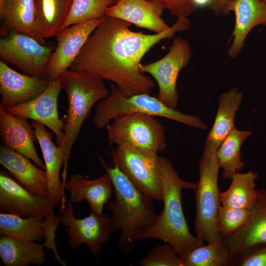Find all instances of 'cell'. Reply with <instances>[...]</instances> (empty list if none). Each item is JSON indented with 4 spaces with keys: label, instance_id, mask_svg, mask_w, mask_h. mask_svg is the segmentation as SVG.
I'll return each mask as SVG.
<instances>
[{
    "label": "cell",
    "instance_id": "cell-1",
    "mask_svg": "<svg viewBox=\"0 0 266 266\" xmlns=\"http://www.w3.org/2000/svg\"><path fill=\"white\" fill-rule=\"evenodd\" d=\"M131 25L118 18L104 17L69 69L113 82L126 97L150 94L155 83L140 70L141 59L161 40L188 30L190 22L187 17H177L168 29L152 34L133 32Z\"/></svg>",
    "mask_w": 266,
    "mask_h": 266
},
{
    "label": "cell",
    "instance_id": "cell-2",
    "mask_svg": "<svg viewBox=\"0 0 266 266\" xmlns=\"http://www.w3.org/2000/svg\"><path fill=\"white\" fill-rule=\"evenodd\" d=\"M162 182L164 208L157 214L153 225L139 237V240L156 238L171 245L182 260L193 248L204 241L194 236L184 216L182 203L183 189H193L196 183L182 179L169 160L159 156Z\"/></svg>",
    "mask_w": 266,
    "mask_h": 266
},
{
    "label": "cell",
    "instance_id": "cell-3",
    "mask_svg": "<svg viewBox=\"0 0 266 266\" xmlns=\"http://www.w3.org/2000/svg\"><path fill=\"white\" fill-rule=\"evenodd\" d=\"M114 187L115 199L106 203L112 212L113 233L120 231L119 249L129 253L135 242L154 223L157 214L153 200L139 190L116 166H104Z\"/></svg>",
    "mask_w": 266,
    "mask_h": 266
},
{
    "label": "cell",
    "instance_id": "cell-4",
    "mask_svg": "<svg viewBox=\"0 0 266 266\" xmlns=\"http://www.w3.org/2000/svg\"><path fill=\"white\" fill-rule=\"evenodd\" d=\"M60 77L62 90L66 93L68 103L64 137L59 145L65 158L62 173L64 187L71 149L82 125L94 105L109 93L103 79L84 71L68 69Z\"/></svg>",
    "mask_w": 266,
    "mask_h": 266
},
{
    "label": "cell",
    "instance_id": "cell-5",
    "mask_svg": "<svg viewBox=\"0 0 266 266\" xmlns=\"http://www.w3.org/2000/svg\"><path fill=\"white\" fill-rule=\"evenodd\" d=\"M218 148L214 143L206 140L199 163V179L193 190L196 205L194 230L196 236L207 243L222 241L217 225L218 213L221 205L218 185L220 168Z\"/></svg>",
    "mask_w": 266,
    "mask_h": 266
},
{
    "label": "cell",
    "instance_id": "cell-6",
    "mask_svg": "<svg viewBox=\"0 0 266 266\" xmlns=\"http://www.w3.org/2000/svg\"><path fill=\"white\" fill-rule=\"evenodd\" d=\"M133 113L163 117L199 129H207V126L199 117L184 114L169 107L149 94L126 97L115 84L111 85L108 97L97 104L93 124L97 129H101L106 127L111 120Z\"/></svg>",
    "mask_w": 266,
    "mask_h": 266
},
{
    "label": "cell",
    "instance_id": "cell-7",
    "mask_svg": "<svg viewBox=\"0 0 266 266\" xmlns=\"http://www.w3.org/2000/svg\"><path fill=\"white\" fill-rule=\"evenodd\" d=\"M106 128L109 142L117 146L157 154L166 147L165 128L152 115L127 114L113 120Z\"/></svg>",
    "mask_w": 266,
    "mask_h": 266
},
{
    "label": "cell",
    "instance_id": "cell-8",
    "mask_svg": "<svg viewBox=\"0 0 266 266\" xmlns=\"http://www.w3.org/2000/svg\"><path fill=\"white\" fill-rule=\"evenodd\" d=\"M54 49L32 37L10 30L0 39L1 61L10 64L24 74L48 79L47 66Z\"/></svg>",
    "mask_w": 266,
    "mask_h": 266
},
{
    "label": "cell",
    "instance_id": "cell-9",
    "mask_svg": "<svg viewBox=\"0 0 266 266\" xmlns=\"http://www.w3.org/2000/svg\"><path fill=\"white\" fill-rule=\"evenodd\" d=\"M192 48L188 41L173 38L168 53L161 59L139 66L140 70L152 76L159 87L158 99L169 107L175 109L179 97L176 88L178 74L190 62Z\"/></svg>",
    "mask_w": 266,
    "mask_h": 266
},
{
    "label": "cell",
    "instance_id": "cell-10",
    "mask_svg": "<svg viewBox=\"0 0 266 266\" xmlns=\"http://www.w3.org/2000/svg\"><path fill=\"white\" fill-rule=\"evenodd\" d=\"M112 164L139 190L153 200L162 201L163 188L159 155L117 146Z\"/></svg>",
    "mask_w": 266,
    "mask_h": 266
},
{
    "label": "cell",
    "instance_id": "cell-11",
    "mask_svg": "<svg viewBox=\"0 0 266 266\" xmlns=\"http://www.w3.org/2000/svg\"><path fill=\"white\" fill-rule=\"evenodd\" d=\"M61 214V223L66 228L68 236L69 247L75 250L80 245L86 244L97 260L102 245L108 242L113 233L110 217L104 213L98 215L91 211L89 216L77 219L73 203L70 201Z\"/></svg>",
    "mask_w": 266,
    "mask_h": 266
},
{
    "label": "cell",
    "instance_id": "cell-12",
    "mask_svg": "<svg viewBox=\"0 0 266 266\" xmlns=\"http://www.w3.org/2000/svg\"><path fill=\"white\" fill-rule=\"evenodd\" d=\"M101 19L88 20L71 25L56 35L57 45L48 62L47 74L50 81L59 77L71 67L88 38Z\"/></svg>",
    "mask_w": 266,
    "mask_h": 266
},
{
    "label": "cell",
    "instance_id": "cell-13",
    "mask_svg": "<svg viewBox=\"0 0 266 266\" xmlns=\"http://www.w3.org/2000/svg\"><path fill=\"white\" fill-rule=\"evenodd\" d=\"M61 90L60 76L49 81L47 88L35 98L5 109L14 116L32 120L48 128L55 135L56 143L59 146L64 135V124L59 117L58 109Z\"/></svg>",
    "mask_w": 266,
    "mask_h": 266
},
{
    "label": "cell",
    "instance_id": "cell-14",
    "mask_svg": "<svg viewBox=\"0 0 266 266\" xmlns=\"http://www.w3.org/2000/svg\"><path fill=\"white\" fill-rule=\"evenodd\" d=\"M54 207L27 190L7 172H0V212L23 217H46Z\"/></svg>",
    "mask_w": 266,
    "mask_h": 266
},
{
    "label": "cell",
    "instance_id": "cell-15",
    "mask_svg": "<svg viewBox=\"0 0 266 266\" xmlns=\"http://www.w3.org/2000/svg\"><path fill=\"white\" fill-rule=\"evenodd\" d=\"M247 223L222 239L234 260L244 253L266 244V189L257 190V197L249 209Z\"/></svg>",
    "mask_w": 266,
    "mask_h": 266
},
{
    "label": "cell",
    "instance_id": "cell-16",
    "mask_svg": "<svg viewBox=\"0 0 266 266\" xmlns=\"http://www.w3.org/2000/svg\"><path fill=\"white\" fill-rule=\"evenodd\" d=\"M48 79L22 74L0 62V107L4 109L28 102L48 87Z\"/></svg>",
    "mask_w": 266,
    "mask_h": 266
},
{
    "label": "cell",
    "instance_id": "cell-17",
    "mask_svg": "<svg viewBox=\"0 0 266 266\" xmlns=\"http://www.w3.org/2000/svg\"><path fill=\"white\" fill-rule=\"evenodd\" d=\"M0 136L2 145L23 155L45 169V164L34 147L37 139L33 129L27 119L14 116L0 107Z\"/></svg>",
    "mask_w": 266,
    "mask_h": 266
},
{
    "label": "cell",
    "instance_id": "cell-18",
    "mask_svg": "<svg viewBox=\"0 0 266 266\" xmlns=\"http://www.w3.org/2000/svg\"><path fill=\"white\" fill-rule=\"evenodd\" d=\"M31 124L41 148L45 165L48 183V200L54 207L61 201L62 211L66 207V197L60 174L64 164V155L59 146L53 141V134L45 126L33 121Z\"/></svg>",
    "mask_w": 266,
    "mask_h": 266
},
{
    "label": "cell",
    "instance_id": "cell-19",
    "mask_svg": "<svg viewBox=\"0 0 266 266\" xmlns=\"http://www.w3.org/2000/svg\"><path fill=\"white\" fill-rule=\"evenodd\" d=\"M232 11L235 20L233 42L227 53L234 59L243 48L250 32L257 26L266 25V4L261 0H234L226 7L222 15H228Z\"/></svg>",
    "mask_w": 266,
    "mask_h": 266
},
{
    "label": "cell",
    "instance_id": "cell-20",
    "mask_svg": "<svg viewBox=\"0 0 266 266\" xmlns=\"http://www.w3.org/2000/svg\"><path fill=\"white\" fill-rule=\"evenodd\" d=\"M163 9L152 0H119L109 6L106 16L118 18L154 33L169 28L161 18Z\"/></svg>",
    "mask_w": 266,
    "mask_h": 266
},
{
    "label": "cell",
    "instance_id": "cell-21",
    "mask_svg": "<svg viewBox=\"0 0 266 266\" xmlns=\"http://www.w3.org/2000/svg\"><path fill=\"white\" fill-rule=\"evenodd\" d=\"M31 160L7 147H0V164L14 178L33 194L48 198V183L45 170Z\"/></svg>",
    "mask_w": 266,
    "mask_h": 266
},
{
    "label": "cell",
    "instance_id": "cell-22",
    "mask_svg": "<svg viewBox=\"0 0 266 266\" xmlns=\"http://www.w3.org/2000/svg\"><path fill=\"white\" fill-rule=\"evenodd\" d=\"M63 189L69 193V201L75 203L85 200L91 211L98 215L103 213L104 205L114 192L112 181L107 172L92 180L81 174H73L66 181Z\"/></svg>",
    "mask_w": 266,
    "mask_h": 266
},
{
    "label": "cell",
    "instance_id": "cell-23",
    "mask_svg": "<svg viewBox=\"0 0 266 266\" xmlns=\"http://www.w3.org/2000/svg\"><path fill=\"white\" fill-rule=\"evenodd\" d=\"M0 16L2 30L9 29L24 33L44 44L45 38L36 24L35 0H5L0 8Z\"/></svg>",
    "mask_w": 266,
    "mask_h": 266
},
{
    "label": "cell",
    "instance_id": "cell-24",
    "mask_svg": "<svg viewBox=\"0 0 266 266\" xmlns=\"http://www.w3.org/2000/svg\"><path fill=\"white\" fill-rule=\"evenodd\" d=\"M44 248L36 241L0 237V257L6 266H41L46 261Z\"/></svg>",
    "mask_w": 266,
    "mask_h": 266
},
{
    "label": "cell",
    "instance_id": "cell-25",
    "mask_svg": "<svg viewBox=\"0 0 266 266\" xmlns=\"http://www.w3.org/2000/svg\"><path fill=\"white\" fill-rule=\"evenodd\" d=\"M242 99L243 93L236 87H232L220 96L215 119L206 140L220 147L234 127L236 112L238 110Z\"/></svg>",
    "mask_w": 266,
    "mask_h": 266
},
{
    "label": "cell",
    "instance_id": "cell-26",
    "mask_svg": "<svg viewBox=\"0 0 266 266\" xmlns=\"http://www.w3.org/2000/svg\"><path fill=\"white\" fill-rule=\"evenodd\" d=\"M72 0H35L37 26L45 38L56 36L66 19Z\"/></svg>",
    "mask_w": 266,
    "mask_h": 266
},
{
    "label": "cell",
    "instance_id": "cell-27",
    "mask_svg": "<svg viewBox=\"0 0 266 266\" xmlns=\"http://www.w3.org/2000/svg\"><path fill=\"white\" fill-rule=\"evenodd\" d=\"M257 174L253 171L235 173L228 189L220 193L221 206L249 209L257 197Z\"/></svg>",
    "mask_w": 266,
    "mask_h": 266
},
{
    "label": "cell",
    "instance_id": "cell-28",
    "mask_svg": "<svg viewBox=\"0 0 266 266\" xmlns=\"http://www.w3.org/2000/svg\"><path fill=\"white\" fill-rule=\"evenodd\" d=\"M252 134L251 131H241L234 127L227 135L217 150L222 177L231 180L233 176L244 166L241 160L240 148L246 139Z\"/></svg>",
    "mask_w": 266,
    "mask_h": 266
},
{
    "label": "cell",
    "instance_id": "cell-29",
    "mask_svg": "<svg viewBox=\"0 0 266 266\" xmlns=\"http://www.w3.org/2000/svg\"><path fill=\"white\" fill-rule=\"evenodd\" d=\"M44 220V217H23L0 213V236L5 235L30 241H39L45 237Z\"/></svg>",
    "mask_w": 266,
    "mask_h": 266
},
{
    "label": "cell",
    "instance_id": "cell-30",
    "mask_svg": "<svg viewBox=\"0 0 266 266\" xmlns=\"http://www.w3.org/2000/svg\"><path fill=\"white\" fill-rule=\"evenodd\" d=\"M182 261L183 266H232L233 259L229 249L221 241L195 247Z\"/></svg>",
    "mask_w": 266,
    "mask_h": 266
},
{
    "label": "cell",
    "instance_id": "cell-31",
    "mask_svg": "<svg viewBox=\"0 0 266 266\" xmlns=\"http://www.w3.org/2000/svg\"><path fill=\"white\" fill-rule=\"evenodd\" d=\"M111 0H72L68 16L60 31L71 25L106 16Z\"/></svg>",
    "mask_w": 266,
    "mask_h": 266
},
{
    "label": "cell",
    "instance_id": "cell-32",
    "mask_svg": "<svg viewBox=\"0 0 266 266\" xmlns=\"http://www.w3.org/2000/svg\"><path fill=\"white\" fill-rule=\"evenodd\" d=\"M249 216L248 209L227 208L221 205L218 213L217 225L222 240L244 226Z\"/></svg>",
    "mask_w": 266,
    "mask_h": 266
},
{
    "label": "cell",
    "instance_id": "cell-33",
    "mask_svg": "<svg viewBox=\"0 0 266 266\" xmlns=\"http://www.w3.org/2000/svg\"><path fill=\"white\" fill-rule=\"evenodd\" d=\"M138 264L141 266H183V261L175 249L166 242L150 250Z\"/></svg>",
    "mask_w": 266,
    "mask_h": 266
},
{
    "label": "cell",
    "instance_id": "cell-34",
    "mask_svg": "<svg viewBox=\"0 0 266 266\" xmlns=\"http://www.w3.org/2000/svg\"><path fill=\"white\" fill-rule=\"evenodd\" d=\"M61 223L60 216H55L54 210L51 211L44 220L43 228L44 231V242L43 243L47 250H51L54 252V256L56 260L63 266L66 264L60 257L55 242V232Z\"/></svg>",
    "mask_w": 266,
    "mask_h": 266
},
{
    "label": "cell",
    "instance_id": "cell-35",
    "mask_svg": "<svg viewBox=\"0 0 266 266\" xmlns=\"http://www.w3.org/2000/svg\"><path fill=\"white\" fill-rule=\"evenodd\" d=\"M232 266H266V244L240 255L233 260Z\"/></svg>",
    "mask_w": 266,
    "mask_h": 266
},
{
    "label": "cell",
    "instance_id": "cell-36",
    "mask_svg": "<svg viewBox=\"0 0 266 266\" xmlns=\"http://www.w3.org/2000/svg\"><path fill=\"white\" fill-rule=\"evenodd\" d=\"M177 17H188L197 9L192 0H152Z\"/></svg>",
    "mask_w": 266,
    "mask_h": 266
},
{
    "label": "cell",
    "instance_id": "cell-37",
    "mask_svg": "<svg viewBox=\"0 0 266 266\" xmlns=\"http://www.w3.org/2000/svg\"><path fill=\"white\" fill-rule=\"evenodd\" d=\"M233 0H211L207 7L215 14L222 15L226 7Z\"/></svg>",
    "mask_w": 266,
    "mask_h": 266
},
{
    "label": "cell",
    "instance_id": "cell-38",
    "mask_svg": "<svg viewBox=\"0 0 266 266\" xmlns=\"http://www.w3.org/2000/svg\"><path fill=\"white\" fill-rule=\"evenodd\" d=\"M194 5L198 8L205 6H208L211 0H192Z\"/></svg>",
    "mask_w": 266,
    "mask_h": 266
},
{
    "label": "cell",
    "instance_id": "cell-39",
    "mask_svg": "<svg viewBox=\"0 0 266 266\" xmlns=\"http://www.w3.org/2000/svg\"><path fill=\"white\" fill-rule=\"evenodd\" d=\"M5 0H0V8L3 6Z\"/></svg>",
    "mask_w": 266,
    "mask_h": 266
},
{
    "label": "cell",
    "instance_id": "cell-40",
    "mask_svg": "<svg viewBox=\"0 0 266 266\" xmlns=\"http://www.w3.org/2000/svg\"><path fill=\"white\" fill-rule=\"evenodd\" d=\"M118 0H111L112 3H113V4H114L115 2H116Z\"/></svg>",
    "mask_w": 266,
    "mask_h": 266
},
{
    "label": "cell",
    "instance_id": "cell-41",
    "mask_svg": "<svg viewBox=\"0 0 266 266\" xmlns=\"http://www.w3.org/2000/svg\"><path fill=\"white\" fill-rule=\"evenodd\" d=\"M263 2L266 4V0H261Z\"/></svg>",
    "mask_w": 266,
    "mask_h": 266
}]
</instances>
